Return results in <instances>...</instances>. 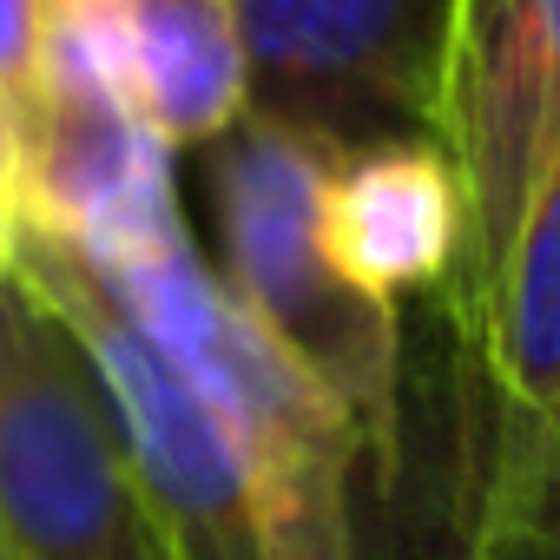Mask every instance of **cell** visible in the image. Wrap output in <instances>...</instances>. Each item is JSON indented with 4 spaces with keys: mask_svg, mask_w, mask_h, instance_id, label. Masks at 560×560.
Here are the masks:
<instances>
[{
    "mask_svg": "<svg viewBox=\"0 0 560 560\" xmlns=\"http://www.w3.org/2000/svg\"><path fill=\"white\" fill-rule=\"evenodd\" d=\"M93 277L205 389V402L244 448L270 560H357V475L376 468L363 429L224 291L198 244L178 237L139 264Z\"/></svg>",
    "mask_w": 560,
    "mask_h": 560,
    "instance_id": "obj_1",
    "label": "cell"
},
{
    "mask_svg": "<svg viewBox=\"0 0 560 560\" xmlns=\"http://www.w3.org/2000/svg\"><path fill=\"white\" fill-rule=\"evenodd\" d=\"M330 145L244 113L205 145V191L224 291L284 343L363 429L376 475L402 468L409 416V324L402 311L350 291L324 257Z\"/></svg>",
    "mask_w": 560,
    "mask_h": 560,
    "instance_id": "obj_2",
    "label": "cell"
},
{
    "mask_svg": "<svg viewBox=\"0 0 560 560\" xmlns=\"http://www.w3.org/2000/svg\"><path fill=\"white\" fill-rule=\"evenodd\" d=\"M0 560H172L80 337L0 277Z\"/></svg>",
    "mask_w": 560,
    "mask_h": 560,
    "instance_id": "obj_3",
    "label": "cell"
},
{
    "mask_svg": "<svg viewBox=\"0 0 560 560\" xmlns=\"http://www.w3.org/2000/svg\"><path fill=\"white\" fill-rule=\"evenodd\" d=\"M14 277L93 357V370L119 409L132 468L165 521L172 560H270L264 508H257V481L244 468V448L231 442V429L218 422L205 389L145 337V324L80 257L54 250L40 237H21Z\"/></svg>",
    "mask_w": 560,
    "mask_h": 560,
    "instance_id": "obj_4",
    "label": "cell"
},
{
    "mask_svg": "<svg viewBox=\"0 0 560 560\" xmlns=\"http://www.w3.org/2000/svg\"><path fill=\"white\" fill-rule=\"evenodd\" d=\"M468 560H560V165L468 324Z\"/></svg>",
    "mask_w": 560,
    "mask_h": 560,
    "instance_id": "obj_5",
    "label": "cell"
},
{
    "mask_svg": "<svg viewBox=\"0 0 560 560\" xmlns=\"http://www.w3.org/2000/svg\"><path fill=\"white\" fill-rule=\"evenodd\" d=\"M250 113L330 152L435 139L455 0H231Z\"/></svg>",
    "mask_w": 560,
    "mask_h": 560,
    "instance_id": "obj_6",
    "label": "cell"
},
{
    "mask_svg": "<svg viewBox=\"0 0 560 560\" xmlns=\"http://www.w3.org/2000/svg\"><path fill=\"white\" fill-rule=\"evenodd\" d=\"M442 152L455 159L468 205V250L448 304L475 324L540 185L560 165V0H455Z\"/></svg>",
    "mask_w": 560,
    "mask_h": 560,
    "instance_id": "obj_7",
    "label": "cell"
},
{
    "mask_svg": "<svg viewBox=\"0 0 560 560\" xmlns=\"http://www.w3.org/2000/svg\"><path fill=\"white\" fill-rule=\"evenodd\" d=\"M8 205L21 237L93 270H119L191 237L172 145L119 93H40L8 159Z\"/></svg>",
    "mask_w": 560,
    "mask_h": 560,
    "instance_id": "obj_8",
    "label": "cell"
},
{
    "mask_svg": "<svg viewBox=\"0 0 560 560\" xmlns=\"http://www.w3.org/2000/svg\"><path fill=\"white\" fill-rule=\"evenodd\" d=\"M468 205L455 159L435 139H389L330 159L324 257L350 291L409 311L462 277Z\"/></svg>",
    "mask_w": 560,
    "mask_h": 560,
    "instance_id": "obj_9",
    "label": "cell"
},
{
    "mask_svg": "<svg viewBox=\"0 0 560 560\" xmlns=\"http://www.w3.org/2000/svg\"><path fill=\"white\" fill-rule=\"evenodd\" d=\"M119 21L132 100L172 152L211 145L250 113V67L231 0H119Z\"/></svg>",
    "mask_w": 560,
    "mask_h": 560,
    "instance_id": "obj_10",
    "label": "cell"
},
{
    "mask_svg": "<svg viewBox=\"0 0 560 560\" xmlns=\"http://www.w3.org/2000/svg\"><path fill=\"white\" fill-rule=\"evenodd\" d=\"M40 106V0H0V198L8 159Z\"/></svg>",
    "mask_w": 560,
    "mask_h": 560,
    "instance_id": "obj_11",
    "label": "cell"
},
{
    "mask_svg": "<svg viewBox=\"0 0 560 560\" xmlns=\"http://www.w3.org/2000/svg\"><path fill=\"white\" fill-rule=\"evenodd\" d=\"M14 250H21V224H14V205L0 198V277H14Z\"/></svg>",
    "mask_w": 560,
    "mask_h": 560,
    "instance_id": "obj_12",
    "label": "cell"
}]
</instances>
